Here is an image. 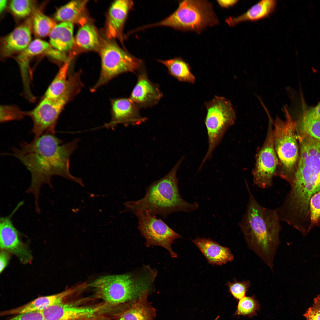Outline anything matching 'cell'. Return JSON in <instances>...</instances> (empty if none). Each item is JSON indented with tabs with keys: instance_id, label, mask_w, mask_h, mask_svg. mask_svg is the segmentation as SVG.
Masks as SVG:
<instances>
[{
	"instance_id": "obj_1",
	"label": "cell",
	"mask_w": 320,
	"mask_h": 320,
	"mask_svg": "<svg viewBox=\"0 0 320 320\" xmlns=\"http://www.w3.org/2000/svg\"><path fill=\"white\" fill-rule=\"evenodd\" d=\"M79 141L75 139L63 144V140L55 135L45 133L30 143L23 141L18 147L12 148V153L3 154L19 159L30 172L31 184L26 192L33 195L37 212L41 211L39 201L41 188L48 184L52 188V177L60 176L84 186L82 179L73 176L69 170L70 158Z\"/></svg>"
},
{
	"instance_id": "obj_2",
	"label": "cell",
	"mask_w": 320,
	"mask_h": 320,
	"mask_svg": "<svg viewBox=\"0 0 320 320\" xmlns=\"http://www.w3.org/2000/svg\"><path fill=\"white\" fill-rule=\"evenodd\" d=\"M245 183L248 202L246 210L238 224L248 248L273 271L274 259L280 242V221L276 210L260 204L246 180Z\"/></svg>"
},
{
	"instance_id": "obj_3",
	"label": "cell",
	"mask_w": 320,
	"mask_h": 320,
	"mask_svg": "<svg viewBox=\"0 0 320 320\" xmlns=\"http://www.w3.org/2000/svg\"><path fill=\"white\" fill-rule=\"evenodd\" d=\"M299 155L291 189L283 202L290 212L300 216L309 212L312 196L320 190V141L297 134Z\"/></svg>"
},
{
	"instance_id": "obj_4",
	"label": "cell",
	"mask_w": 320,
	"mask_h": 320,
	"mask_svg": "<svg viewBox=\"0 0 320 320\" xmlns=\"http://www.w3.org/2000/svg\"><path fill=\"white\" fill-rule=\"evenodd\" d=\"M184 158L182 157L165 176L147 186L143 198L124 203L123 212L134 214L137 210L140 209L146 211L152 215H161L165 219L172 212L189 213L198 209L197 202H187L179 193L177 173Z\"/></svg>"
},
{
	"instance_id": "obj_5",
	"label": "cell",
	"mask_w": 320,
	"mask_h": 320,
	"mask_svg": "<svg viewBox=\"0 0 320 320\" xmlns=\"http://www.w3.org/2000/svg\"><path fill=\"white\" fill-rule=\"evenodd\" d=\"M157 271L149 266L126 273L100 277L91 283L96 297L116 306L138 298L152 291Z\"/></svg>"
},
{
	"instance_id": "obj_6",
	"label": "cell",
	"mask_w": 320,
	"mask_h": 320,
	"mask_svg": "<svg viewBox=\"0 0 320 320\" xmlns=\"http://www.w3.org/2000/svg\"><path fill=\"white\" fill-rule=\"evenodd\" d=\"M286 119L276 116L274 123L275 150L278 160L276 176L289 184L295 171L299 155V146L296 132V122L284 107Z\"/></svg>"
},
{
	"instance_id": "obj_7",
	"label": "cell",
	"mask_w": 320,
	"mask_h": 320,
	"mask_svg": "<svg viewBox=\"0 0 320 320\" xmlns=\"http://www.w3.org/2000/svg\"><path fill=\"white\" fill-rule=\"evenodd\" d=\"M218 19L212 3L207 0H183L176 10L164 20L144 26V29L155 26H168L182 31L199 34L207 27L215 26Z\"/></svg>"
},
{
	"instance_id": "obj_8",
	"label": "cell",
	"mask_w": 320,
	"mask_h": 320,
	"mask_svg": "<svg viewBox=\"0 0 320 320\" xmlns=\"http://www.w3.org/2000/svg\"><path fill=\"white\" fill-rule=\"evenodd\" d=\"M207 110L204 120L208 140V148L200 167L212 156L228 128L235 123L236 112L230 101L226 98L215 96L205 103Z\"/></svg>"
},
{
	"instance_id": "obj_9",
	"label": "cell",
	"mask_w": 320,
	"mask_h": 320,
	"mask_svg": "<svg viewBox=\"0 0 320 320\" xmlns=\"http://www.w3.org/2000/svg\"><path fill=\"white\" fill-rule=\"evenodd\" d=\"M99 49L101 70L98 80L91 88L92 92L120 74L135 72L141 68L140 59L129 54L114 43L105 41Z\"/></svg>"
},
{
	"instance_id": "obj_10",
	"label": "cell",
	"mask_w": 320,
	"mask_h": 320,
	"mask_svg": "<svg viewBox=\"0 0 320 320\" xmlns=\"http://www.w3.org/2000/svg\"><path fill=\"white\" fill-rule=\"evenodd\" d=\"M75 95L67 90L59 97L52 99L44 97L33 110L25 113L30 116L33 123L31 132L36 138L45 133L55 135V127L59 116L67 103Z\"/></svg>"
},
{
	"instance_id": "obj_11",
	"label": "cell",
	"mask_w": 320,
	"mask_h": 320,
	"mask_svg": "<svg viewBox=\"0 0 320 320\" xmlns=\"http://www.w3.org/2000/svg\"><path fill=\"white\" fill-rule=\"evenodd\" d=\"M138 219V228L145 239L148 247L158 246L166 249L172 258L177 254L173 251L172 245L174 240L181 236L169 226L161 218L145 210L138 209L134 213Z\"/></svg>"
},
{
	"instance_id": "obj_12",
	"label": "cell",
	"mask_w": 320,
	"mask_h": 320,
	"mask_svg": "<svg viewBox=\"0 0 320 320\" xmlns=\"http://www.w3.org/2000/svg\"><path fill=\"white\" fill-rule=\"evenodd\" d=\"M278 165L274 145L273 129L270 119L265 139L257 153L255 166L252 171L254 184L262 189L271 187Z\"/></svg>"
},
{
	"instance_id": "obj_13",
	"label": "cell",
	"mask_w": 320,
	"mask_h": 320,
	"mask_svg": "<svg viewBox=\"0 0 320 320\" xmlns=\"http://www.w3.org/2000/svg\"><path fill=\"white\" fill-rule=\"evenodd\" d=\"M114 307L104 302L94 306H80L63 302L41 311L44 320H81L106 319Z\"/></svg>"
},
{
	"instance_id": "obj_14",
	"label": "cell",
	"mask_w": 320,
	"mask_h": 320,
	"mask_svg": "<svg viewBox=\"0 0 320 320\" xmlns=\"http://www.w3.org/2000/svg\"><path fill=\"white\" fill-rule=\"evenodd\" d=\"M22 204L20 203L8 216L0 218V246L15 255L21 263H31L33 259L31 251L21 239L19 232L14 226L12 217Z\"/></svg>"
},
{
	"instance_id": "obj_15",
	"label": "cell",
	"mask_w": 320,
	"mask_h": 320,
	"mask_svg": "<svg viewBox=\"0 0 320 320\" xmlns=\"http://www.w3.org/2000/svg\"><path fill=\"white\" fill-rule=\"evenodd\" d=\"M111 102V118L105 125L107 128L114 129L119 124L138 125L147 119L141 115L139 108L129 98H116Z\"/></svg>"
},
{
	"instance_id": "obj_16",
	"label": "cell",
	"mask_w": 320,
	"mask_h": 320,
	"mask_svg": "<svg viewBox=\"0 0 320 320\" xmlns=\"http://www.w3.org/2000/svg\"><path fill=\"white\" fill-rule=\"evenodd\" d=\"M151 291H147L138 298L118 305L113 320H154L156 310L148 300Z\"/></svg>"
},
{
	"instance_id": "obj_17",
	"label": "cell",
	"mask_w": 320,
	"mask_h": 320,
	"mask_svg": "<svg viewBox=\"0 0 320 320\" xmlns=\"http://www.w3.org/2000/svg\"><path fill=\"white\" fill-rule=\"evenodd\" d=\"M32 31L31 18H29L3 38L0 45L1 56L8 57L25 49L31 42Z\"/></svg>"
},
{
	"instance_id": "obj_18",
	"label": "cell",
	"mask_w": 320,
	"mask_h": 320,
	"mask_svg": "<svg viewBox=\"0 0 320 320\" xmlns=\"http://www.w3.org/2000/svg\"><path fill=\"white\" fill-rule=\"evenodd\" d=\"M163 96L158 86L151 81L144 71L140 73L129 98L139 108L156 104Z\"/></svg>"
},
{
	"instance_id": "obj_19",
	"label": "cell",
	"mask_w": 320,
	"mask_h": 320,
	"mask_svg": "<svg viewBox=\"0 0 320 320\" xmlns=\"http://www.w3.org/2000/svg\"><path fill=\"white\" fill-rule=\"evenodd\" d=\"M134 6L130 0H118L112 3L107 18L105 33L109 39L118 38L123 41L124 25L129 11Z\"/></svg>"
},
{
	"instance_id": "obj_20",
	"label": "cell",
	"mask_w": 320,
	"mask_h": 320,
	"mask_svg": "<svg viewBox=\"0 0 320 320\" xmlns=\"http://www.w3.org/2000/svg\"><path fill=\"white\" fill-rule=\"evenodd\" d=\"M192 241L212 265H221L234 260L233 255L229 248L210 239L197 237Z\"/></svg>"
},
{
	"instance_id": "obj_21",
	"label": "cell",
	"mask_w": 320,
	"mask_h": 320,
	"mask_svg": "<svg viewBox=\"0 0 320 320\" xmlns=\"http://www.w3.org/2000/svg\"><path fill=\"white\" fill-rule=\"evenodd\" d=\"M80 289V287H77L67 289L57 294L40 297L23 305L3 312L2 315L18 314L34 311H41L52 305L63 302L64 299L79 291Z\"/></svg>"
},
{
	"instance_id": "obj_22",
	"label": "cell",
	"mask_w": 320,
	"mask_h": 320,
	"mask_svg": "<svg viewBox=\"0 0 320 320\" xmlns=\"http://www.w3.org/2000/svg\"><path fill=\"white\" fill-rule=\"evenodd\" d=\"M276 4L275 0H263L253 5L246 12L236 17H229L225 22L230 26H233L244 22L254 21L269 16L274 11Z\"/></svg>"
},
{
	"instance_id": "obj_23",
	"label": "cell",
	"mask_w": 320,
	"mask_h": 320,
	"mask_svg": "<svg viewBox=\"0 0 320 320\" xmlns=\"http://www.w3.org/2000/svg\"><path fill=\"white\" fill-rule=\"evenodd\" d=\"M73 23L62 22L57 24L49 34V44L54 49L61 52L71 50L74 39L73 36Z\"/></svg>"
},
{
	"instance_id": "obj_24",
	"label": "cell",
	"mask_w": 320,
	"mask_h": 320,
	"mask_svg": "<svg viewBox=\"0 0 320 320\" xmlns=\"http://www.w3.org/2000/svg\"><path fill=\"white\" fill-rule=\"evenodd\" d=\"M167 68L170 74L180 81L194 83L195 76L191 72L189 64L180 57L167 60H158Z\"/></svg>"
},
{
	"instance_id": "obj_25",
	"label": "cell",
	"mask_w": 320,
	"mask_h": 320,
	"mask_svg": "<svg viewBox=\"0 0 320 320\" xmlns=\"http://www.w3.org/2000/svg\"><path fill=\"white\" fill-rule=\"evenodd\" d=\"M87 0H73L58 9L55 15V19L62 22L73 23L81 17L85 10Z\"/></svg>"
},
{
	"instance_id": "obj_26",
	"label": "cell",
	"mask_w": 320,
	"mask_h": 320,
	"mask_svg": "<svg viewBox=\"0 0 320 320\" xmlns=\"http://www.w3.org/2000/svg\"><path fill=\"white\" fill-rule=\"evenodd\" d=\"M52 47L47 42L36 39L31 41L26 48L19 54L17 57V61L21 69L25 70L31 58L41 54L47 55Z\"/></svg>"
},
{
	"instance_id": "obj_27",
	"label": "cell",
	"mask_w": 320,
	"mask_h": 320,
	"mask_svg": "<svg viewBox=\"0 0 320 320\" xmlns=\"http://www.w3.org/2000/svg\"><path fill=\"white\" fill-rule=\"evenodd\" d=\"M75 40L78 46L85 50L97 49L101 45L97 31L94 26L89 23L84 24L79 28Z\"/></svg>"
},
{
	"instance_id": "obj_28",
	"label": "cell",
	"mask_w": 320,
	"mask_h": 320,
	"mask_svg": "<svg viewBox=\"0 0 320 320\" xmlns=\"http://www.w3.org/2000/svg\"><path fill=\"white\" fill-rule=\"evenodd\" d=\"M69 61L64 63L59 69L56 75L46 90L44 97L56 99L60 97L66 89L69 82L68 73Z\"/></svg>"
},
{
	"instance_id": "obj_29",
	"label": "cell",
	"mask_w": 320,
	"mask_h": 320,
	"mask_svg": "<svg viewBox=\"0 0 320 320\" xmlns=\"http://www.w3.org/2000/svg\"><path fill=\"white\" fill-rule=\"evenodd\" d=\"M31 18L32 31L39 37L49 36L57 24L53 20L39 10H36Z\"/></svg>"
},
{
	"instance_id": "obj_30",
	"label": "cell",
	"mask_w": 320,
	"mask_h": 320,
	"mask_svg": "<svg viewBox=\"0 0 320 320\" xmlns=\"http://www.w3.org/2000/svg\"><path fill=\"white\" fill-rule=\"evenodd\" d=\"M296 122L297 133L306 134L320 141V118L308 119L301 117Z\"/></svg>"
},
{
	"instance_id": "obj_31",
	"label": "cell",
	"mask_w": 320,
	"mask_h": 320,
	"mask_svg": "<svg viewBox=\"0 0 320 320\" xmlns=\"http://www.w3.org/2000/svg\"><path fill=\"white\" fill-rule=\"evenodd\" d=\"M236 310L234 315L247 316L252 318L257 315L260 309V305L254 295L245 296L239 300Z\"/></svg>"
},
{
	"instance_id": "obj_32",
	"label": "cell",
	"mask_w": 320,
	"mask_h": 320,
	"mask_svg": "<svg viewBox=\"0 0 320 320\" xmlns=\"http://www.w3.org/2000/svg\"><path fill=\"white\" fill-rule=\"evenodd\" d=\"M34 1L13 0L9 4V8L13 14L20 18H24L32 14L36 10Z\"/></svg>"
},
{
	"instance_id": "obj_33",
	"label": "cell",
	"mask_w": 320,
	"mask_h": 320,
	"mask_svg": "<svg viewBox=\"0 0 320 320\" xmlns=\"http://www.w3.org/2000/svg\"><path fill=\"white\" fill-rule=\"evenodd\" d=\"M25 115L19 108L14 105H2L0 107L1 123L22 119Z\"/></svg>"
},
{
	"instance_id": "obj_34",
	"label": "cell",
	"mask_w": 320,
	"mask_h": 320,
	"mask_svg": "<svg viewBox=\"0 0 320 320\" xmlns=\"http://www.w3.org/2000/svg\"><path fill=\"white\" fill-rule=\"evenodd\" d=\"M229 291L233 297L237 300H240L245 296L246 293L251 285L249 280L239 281L234 278L233 282L228 281L226 283Z\"/></svg>"
},
{
	"instance_id": "obj_35",
	"label": "cell",
	"mask_w": 320,
	"mask_h": 320,
	"mask_svg": "<svg viewBox=\"0 0 320 320\" xmlns=\"http://www.w3.org/2000/svg\"><path fill=\"white\" fill-rule=\"evenodd\" d=\"M309 209L311 223L310 229L320 221V190L311 197L310 201Z\"/></svg>"
},
{
	"instance_id": "obj_36",
	"label": "cell",
	"mask_w": 320,
	"mask_h": 320,
	"mask_svg": "<svg viewBox=\"0 0 320 320\" xmlns=\"http://www.w3.org/2000/svg\"><path fill=\"white\" fill-rule=\"evenodd\" d=\"M304 316L307 320H320V303L316 298L313 305L308 309Z\"/></svg>"
},
{
	"instance_id": "obj_37",
	"label": "cell",
	"mask_w": 320,
	"mask_h": 320,
	"mask_svg": "<svg viewBox=\"0 0 320 320\" xmlns=\"http://www.w3.org/2000/svg\"><path fill=\"white\" fill-rule=\"evenodd\" d=\"M8 320H44L40 311H34L18 314Z\"/></svg>"
},
{
	"instance_id": "obj_38",
	"label": "cell",
	"mask_w": 320,
	"mask_h": 320,
	"mask_svg": "<svg viewBox=\"0 0 320 320\" xmlns=\"http://www.w3.org/2000/svg\"><path fill=\"white\" fill-rule=\"evenodd\" d=\"M302 117L308 119L320 118V102L316 106L305 111Z\"/></svg>"
},
{
	"instance_id": "obj_39",
	"label": "cell",
	"mask_w": 320,
	"mask_h": 320,
	"mask_svg": "<svg viewBox=\"0 0 320 320\" xmlns=\"http://www.w3.org/2000/svg\"><path fill=\"white\" fill-rule=\"evenodd\" d=\"M10 253L1 249L0 253V273H1L7 265L10 258Z\"/></svg>"
},
{
	"instance_id": "obj_40",
	"label": "cell",
	"mask_w": 320,
	"mask_h": 320,
	"mask_svg": "<svg viewBox=\"0 0 320 320\" xmlns=\"http://www.w3.org/2000/svg\"><path fill=\"white\" fill-rule=\"evenodd\" d=\"M238 1H239L237 0L217 1L218 4L221 7L226 8H228L233 6L236 4Z\"/></svg>"
},
{
	"instance_id": "obj_41",
	"label": "cell",
	"mask_w": 320,
	"mask_h": 320,
	"mask_svg": "<svg viewBox=\"0 0 320 320\" xmlns=\"http://www.w3.org/2000/svg\"><path fill=\"white\" fill-rule=\"evenodd\" d=\"M7 1L6 0H1L0 1V11L1 12L6 8Z\"/></svg>"
},
{
	"instance_id": "obj_42",
	"label": "cell",
	"mask_w": 320,
	"mask_h": 320,
	"mask_svg": "<svg viewBox=\"0 0 320 320\" xmlns=\"http://www.w3.org/2000/svg\"><path fill=\"white\" fill-rule=\"evenodd\" d=\"M319 302L320 303V295H319L316 298Z\"/></svg>"
},
{
	"instance_id": "obj_43",
	"label": "cell",
	"mask_w": 320,
	"mask_h": 320,
	"mask_svg": "<svg viewBox=\"0 0 320 320\" xmlns=\"http://www.w3.org/2000/svg\"><path fill=\"white\" fill-rule=\"evenodd\" d=\"M101 320L100 319H87V320Z\"/></svg>"
},
{
	"instance_id": "obj_44",
	"label": "cell",
	"mask_w": 320,
	"mask_h": 320,
	"mask_svg": "<svg viewBox=\"0 0 320 320\" xmlns=\"http://www.w3.org/2000/svg\"><path fill=\"white\" fill-rule=\"evenodd\" d=\"M217 320V318H216V319H215V320Z\"/></svg>"
}]
</instances>
